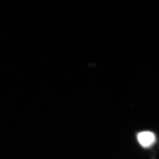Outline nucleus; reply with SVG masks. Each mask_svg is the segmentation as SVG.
I'll return each mask as SVG.
<instances>
[{"mask_svg": "<svg viewBox=\"0 0 159 159\" xmlns=\"http://www.w3.org/2000/svg\"><path fill=\"white\" fill-rule=\"evenodd\" d=\"M137 140L143 148H150L156 142V136L151 131H142L137 134Z\"/></svg>", "mask_w": 159, "mask_h": 159, "instance_id": "nucleus-1", "label": "nucleus"}]
</instances>
